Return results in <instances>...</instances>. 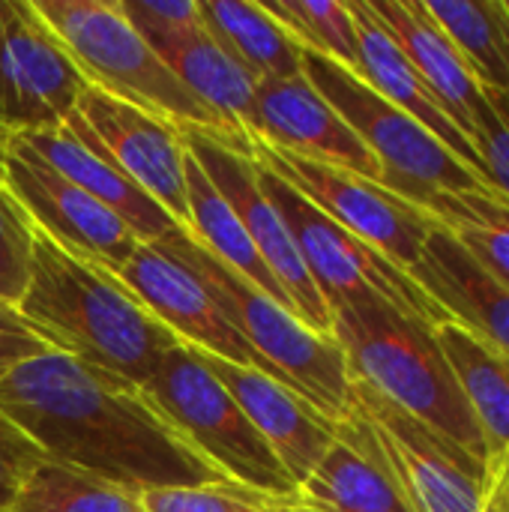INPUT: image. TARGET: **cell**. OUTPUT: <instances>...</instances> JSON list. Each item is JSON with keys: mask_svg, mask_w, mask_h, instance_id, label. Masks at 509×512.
I'll use <instances>...</instances> for the list:
<instances>
[{"mask_svg": "<svg viewBox=\"0 0 509 512\" xmlns=\"http://www.w3.org/2000/svg\"><path fill=\"white\" fill-rule=\"evenodd\" d=\"M0 411L48 462L135 498L153 489L231 486L138 384L69 354L54 351L3 372Z\"/></svg>", "mask_w": 509, "mask_h": 512, "instance_id": "cell-1", "label": "cell"}, {"mask_svg": "<svg viewBox=\"0 0 509 512\" xmlns=\"http://www.w3.org/2000/svg\"><path fill=\"white\" fill-rule=\"evenodd\" d=\"M18 312L42 327L60 354L144 384L180 342L141 309L96 261L36 228L33 267Z\"/></svg>", "mask_w": 509, "mask_h": 512, "instance_id": "cell-2", "label": "cell"}, {"mask_svg": "<svg viewBox=\"0 0 509 512\" xmlns=\"http://www.w3.org/2000/svg\"><path fill=\"white\" fill-rule=\"evenodd\" d=\"M330 321V333L345 351L351 381L366 384L492 468L480 423L465 402L429 321L414 318L375 294L333 303Z\"/></svg>", "mask_w": 509, "mask_h": 512, "instance_id": "cell-3", "label": "cell"}, {"mask_svg": "<svg viewBox=\"0 0 509 512\" xmlns=\"http://www.w3.org/2000/svg\"><path fill=\"white\" fill-rule=\"evenodd\" d=\"M204 285L225 321L264 363L267 375L294 390L333 426L351 411V375L342 345L330 333L312 330L291 309L258 291L216 255H210L189 231L177 228L159 240Z\"/></svg>", "mask_w": 509, "mask_h": 512, "instance_id": "cell-4", "label": "cell"}, {"mask_svg": "<svg viewBox=\"0 0 509 512\" xmlns=\"http://www.w3.org/2000/svg\"><path fill=\"white\" fill-rule=\"evenodd\" d=\"M63 42L90 87L129 102L177 129L228 132L144 42L120 0H30ZM243 138V135H237Z\"/></svg>", "mask_w": 509, "mask_h": 512, "instance_id": "cell-5", "label": "cell"}, {"mask_svg": "<svg viewBox=\"0 0 509 512\" xmlns=\"http://www.w3.org/2000/svg\"><path fill=\"white\" fill-rule=\"evenodd\" d=\"M156 411L231 486L261 498H297L300 489L228 390L186 345L171 348L141 384Z\"/></svg>", "mask_w": 509, "mask_h": 512, "instance_id": "cell-6", "label": "cell"}, {"mask_svg": "<svg viewBox=\"0 0 509 512\" xmlns=\"http://www.w3.org/2000/svg\"><path fill=\"white\" fill-rule=\"evenodd\" d=\"M303 75L378 159L381 186L390 192L405 201H417L429 192H480L504 198L486 183L483 174L462 162L402 108L378 96L357 72L324 54L303 51Z\"/></svg>", "mask_w": 509, "mask_h": 512, "instance_id": "cell-7", "label": "cell"}, {"mask_svg": "<svg viewBox=\"0 0 509 512\" xmlns=\"http://www.w3.org/2000/svg\"><path fill=\"white\" fill-rule=\"evenodd\" d=\"M348 414L369 435L411 512H480L492 483L489 465L360 381H351Z\"/></svg>", "mask_w": 509, "mask_h": 512, "instance_id": "cell-8", "label": "cell"}, {"mask_svg": "<svg viewBox=\"0 0 509 512\" xmlns=\"http://www.w3.org/2000/svg\"><path fill=\"white\" fill-rule=\"evenodd\" d=\"M255 165H258L261 186H264L267 198L276 204V210L282 213V219L297 243V252H300L315 288L321 291L327 309L339 300L375 294V297L393 303L396 309L429 321L432 327L447 321L441 315V309L420 291V285L411 279L408 270L396 267L378 249L366 246L351 231L336 225L327 213H321L312 201H306L276 171H270L261 162H255Z\"/></svg>", "mask_w": 509, "mask_h": 512, "instance_id": "cell-9", "label": "cell"}, {"mask_svg": "<svg viewBox=\"0 0 509 512\" xmlns=\"http://www.w3.org/2000/svg\"><path fill=\"white\" fill-rule=\"evenodd\" d=\"M252 156L396 267L411 273V267L420 261L435 222L417 204L354 171L276 150L264 141H252Z\"/></svg>", "mask_w": 509, "mask_h": 512, "instance_id": "cell-10", "label": "cell"}, {"mask_svg": "<svg viewBox=\"0 0 509 512\" xmlns=\"http://www.w3.org/2000/svg\"><path fill=\"white\" fill-rule=\"evenodd\" d=\"M186 150L198 159L210 183L222 192V198L237 213L240 225L246 228L252 246L282 285L285 297L291 300L294 312L318 333H330V309L315 288L297 243L276 210V204L267 198L258 165L252 156V141L222 132H204V129H180ZM333 336V333H330Z\"/></svg>", "mask_w": 509, "mask_h": 512, "instance_id": "cell-11", "label": "cell"}, {"mask_svg": "<svg viewBox=\"0 0 509 512\" xmlns=\"http://www.w3.org/2000/svg\"><path fill=\"white\" fill-rule=\"evenodd\" d=\"M87 78L30 0H0V132L60 129L78 111Z\"/></svg>", "mask_w": 509, "mask_h": 512, "instance_id": "cell-12", "label": "cell"}, {"mask_svg": "<svg viewBox=\"0 0 509 512\" xmlns=\"http://www.w3.org/2000/svg\"><path fill=\"white\" fill-rule=\"evenodd\" d=\"M108 273L180 345L267 372L243 336L216 309L198 276L162 243H138L135 252Z\"/></svg>", "mask_w": 509, "mask_h": 512, "instance_id": "cell-13", "label": "cell"}, {"mask_svg": "<svg viewBox=\"0 0 509 512\" xmlns=\"http://www.w3.org/2000/svg\"><path fill=\"white\" fill-rule=\"evenodd\" d=\"M75 117L108 153V159L183 231H189L186 144L180 129L96 87H87Z\"/></svg>", "mask_w": 509, "mask_h": 512, "instance_id": "cell-14", "label": "cell"}, {"mask_svg": "<svg viewBox=\"0 0 509 512\" xmlns=\"http://www.w3.org/2000/svg\"><path fill=\"white\" fill-rule=\"evenodd\" d=\"M6 189L42 234L105 270H117L138 246V237L108 207L48 168L18 138H9Z\"/></svg>", "mask_w": 509, "mask_h": 512, "instance_id": "cell-15", "label": "cell"}, {"mask_svg": "<svg viewBox=\"0 0 509 512\" xmlns=\"http://www.w3.org/2000/svg\"><path fill=\"white\" fill-rule=\"evenodd\" d=\"M252 141H264L276 150L381 183L378 159L303 72L291 78H264L255 84Z\"/></svg>", "mask_w": 509, "mask_h": 512, "instance_id": "cell-16", "label": "cell"}, {"mask_svg": "<svg viewBox=\"0 0 509 512\" xmlns=\"http://www.w3.org/2000/svg\"><path fill=\"white\" fill-rule=\"evenodd\" d=\"M195 351V348H192ZM201 366L228 390V396L240 405L252 429L267 441L282 468L291 474L297 489L315 471L321 456L336 438V426L324 420L312 405H306L294 390L270 378L255 366H240L222 357H210L195 351Z\"/></svg>", "mask_w": 509, "mask_h": 512, "instance_id": "cell-17", "label": "cell"}, {"mask_svg": "<svg viewBox=\"0 0 509 512\" xmlns=\"http://www.w3.org/2000/svg\"><path fill=\"white\" fill-rule=\"evenodd\" d=\"M15 138L60 177H66L81 192H87L102 207H108L138 237V243H159L180 228L147 192H141L108 159V153L93 141V135L84 129V123L75 114L60 129L30 132Z\"/></svg>", "mask_w": 509, "mask_h": 512, "instance_id": "cell-18", "label": "cell"}, {"mask_svg": "<svg viewBox=\"0 0 509 512\" xmlns=\"http://www.w3.org/2000/svg\"><path fill=\"white\" fill-rule=\"evenodd\" d=\"M378 21L393 33L405 57L423 75L450 120L471 138L477 123L489 114V96L477 81L471 63L456 42L429 15L423 0H366Z\"/></svg>", "mask_w": 509, "mask_h": 512, "instance_id": "cell-19", "label": "cell"}, {"mask_svg": "<svg viewBox=\"0 0 509 512\" xmlns=\"http://www.w3.org/2000/svg\"><path fill=\"white\" fill-rule=\"evenodd\" d=\"M411 279L444 318L509 354V288L486 273L450 231L435 225L420 261L411 267Z\"/></svg>", "mask_w": 509, "mask_h": 512, "instance_id": "cell-20", "label": "cell"}, {"mask_svg": "<svg viewBox=\"0 0 509 512\" xmlns=\"http://www.w3.org/2000/svg\"><path fill=\"white\" fill-rule=\"evenodd\" d=\"M348 6H351L354 24H357V75L378 96H384L387 102L402 108L408 117H414L420 126H426L444 147H450L462 162H468L477 174L486 177L471 138L450 120V114L441 108V102L435 99V93L429 90L423 75L405 57V51L399 48L393 33L378 21V15L369 9V3L348 0Z\"/></svg>", "mask_w": 509, "mask_h": 512, "instance_id": "cell-21", "label": "cell"}, {"mask_svg": "<svg viewBox=\"0 0 509 512\" xmlns=\"http://www.w3.org/2000/svg\"><path fill=\"white\" fill-rule=\"evenodd\" d=\"M300 498L327 512H411L363 426L348 414L300 486Z\"/></svg>", "mask_w": 509, "mask_h": 512, "instance_id": "cell-22", "label": "cell"}, {"mask_svg": "<svg viewBox=\"0 0 509 512\" xmlns=\"http://www.w3.org/2000/svg\"><path fill=\"white\" fill-rule=\"evenodd\" d=\"M177 81L234 135L252 141L258 78L237 63L204 27L153 48Z\"/></svg>", "mask_w": 509, "mask_h": 512, "instance_id": "cell-23", "label": "cell"}, {"mask_svg": "<svg viewBox=\"0 0 509 512\" xmlns=\"http://www.w3.org/2000/svg\"><path fill=\"white\" fill-rule=\"evenodd\" d=\"M435 336L495 465L509 453V354L450 318L435 327Z\"/></svg>", "mask_w": 509, "mask_h": 512, "instance_id": "cell-24", "label": "cell"}, {"mask_svg": "<svg viewBox=\"0 0 509 512\" xmlns=\"http://www.w3.org/2000/svg\"><path fill=\"white\" fill-rule=\"evenodd\" d=\"M204 30L258 81L303 72L300 42L252 0H198Z\"/></svg>", "mask_w": 509, "mask_h": 512, "instance_id": "cell-25", "label": "cell"}, {"mask_svg": "<svg viewBox=\"0 0 509 512\" xmlns=\"http://www.w3.org/2000/svg\"><path fill=\"white\" fill-rule=\"evenodd\" d=\"M186 207H189V234L210 255H216L222 264H228L234 273H240L258 291H264L267 297H273L276 303H282L285 309L294 312L282 285L276 282V276L270 273V267L252 246L237 213L222 198V192L210 183V177L204 174V168L198 165V159L189 150H186Z\"/></svg>", "mask_w": 509, "mask_h": 512, "instance_id": "cell-26", "label": "cell"}, {"mask_svg": "<svg viewBox=\"0 0 509 512\" xmlns=\"http://www.w3.org/2000/svg\"><path fill=\"white\" fill-rule=\"evenodd\" d=\"M411 204L450 231L486 273L509 288V201L480 192H429Z\"/></svg>", "mask_w": 509, "mask_h": 512, "instance_id": "cell-27", "label": "cell"}, {"mask_svg": "<svg viewBox=\"0 0 509 512\" xmlns=\"http://www.w3.org/2000/svg\"><path fill=\"white\" fill-rule=\"evenodd\" d=\"M429 15L456 42L477 81L509 96L507 0H423Z\"/></svg>", "mask_w": 509, "mask_h": 512, "instance_id": "cell-28", "label": "cell"}, {"mask_svg": "<svg viewBox=\"0 0 509 512\" xmlns=\"http://www.w3.org/2000/svg\"><path fill=\"white\" fill-rule=\"evenodd\" d=\"M6 512H144L129 492L42 459Z\"/></svg>", "mask_w": 509, "mask_h": 512, "instance_id": "cell-29", "label": "cell"}, {"mask_svg": "<svg viewBox=\"0 0 509 512\" xmlns=\"http://www.w3.org/2000/svg\"><path fill=\"white\" fill-rule=\"evenodd\" d=\"M264 9L300 42L357 72V24L348 0H270Z\"/></svg>", "mask_w": 509, "mask_h": 512, "instance_id": "cell-30", "label": "cell"}, {"mask_svg": "<svg viewBox=\"0 0 509 512\" xmlns=\"http://www.w3.org/2000/svg\"><path fill=\"white\" fill-rule=\"evenodd\" d=\"M33 237L36 225L15 195L0 189V300L18 306L33 267Z\"/></svg>", "mask_w": 509, "mask_h": 512, "instance_id": "cell-31", "label": "cell"}, {"mask_svg": "<svg viewBox=\"0 0 509 512\" xmlns=\"http://www.w3.org/2000/svg\"><path fill=\"white\" fill-rule=\"evenodd\" d=\"M144 512H270V498L231 489V486H198V489H153L141 498Z\"/></svg>", "mask_w": 509, "mask_h": 512, "instance_id": "cell-32", "label": "cell"}, {"mask_svg": "<svg viewBox=\"0 0 509 512\" xmlns=\"http://www.w3.org/2000/svg\"><path fill=\"white\" fill-rule=\"evenodd\" d=\"M120 9L150 48L204 27L198 0H120Z\"/></svg>", "mask_w": 509, "mask_h": 512, "instance_id": "cell-33", "label": "cell"}, {"mask_svg": "<svg viewBox=\"0 0 509 512\" xmlns=\"http://www.w3.org/2000/svg\"><path fill=\"white\" fill-rule=\"evenodd\" d=\"M483 90L489 96V114L474 129V147L483 162L486 180L509 201V99L498 90Z\"/></svg>", "mask_w": 509, "mask_h": 512, "instance_id": "cell-34", "label": "cell"}, {"mask_svg": "<svg viewBox=\"0 0 509 512\" xmlns=\"http://www.w3.org/2000/svg\"><path fill=\"white\" fill-rule=\"evenodd\" d=\"M54 351L57 348L42 327H36L30 318H24L18 312V306L0 300V375L15 366L30 363V360H39L45 354H54Z\"/></svg>", "mask_w": 509, "mask_h": 512, "instance_id": "cell-35", "label": "cell"}, {"mask_svg": "<svg viewBox=\"0 0 509 512\" xmlns=\"http://www.w3.org/2000/svg\"><path fill=\"white\" fill-rule=\"evenodd\" d=\"M42 459L39 447L0 411V512L12 507L24 480Z\"/></svg>", "mask_w": 509, "mask_h": 512, "instance_id": "cell-36", "label": "cell"}, {"mask_svg": "<svg viewBox=\"0 0 509 512\" xmlns=\"http://www.w3.org/2000/svg\"><path fill=\"white\" fill-rule=\"evenodd\" d=\"M480 512H509V453L492 465V483Z\"/></svg>", "mask_w": 509, "mask_h": 512, "instance_id": "cell-37", "label": "cell"}, {"mask_svg": "<svg viewBox=\"0 0 509 512\" xmlns=\"http://www.w3.org/2000/svg\"><path fill=\"white\" fill-rule=\"evenodd\" d=\"M267 504H270V512H327L315 507V504H309V501H303L300 495L297 498H270Z\"/></svg>", "mask_w": 509, "mask_h": 512, "instance_id": "cell-38", "label": "cell"}, {"mask_svg": "<svg viewBox=\"0 0 509 512\" xmlns=\"http://www.w3.org/2000/svg\"><path fill=\"white\" fill-rule=\"evenodd\" d=\"M6 156H9V135L0 132V189L6 186Z\"/></svg>", "mask_w": 509, "mask_h": 512, "instance_id": "cell-39", "label": "cell"}]
</instances>
